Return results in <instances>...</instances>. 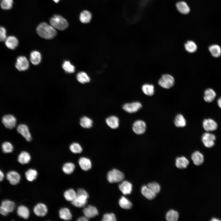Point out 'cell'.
<instances>
[{"label": "cell", "mask_w": 221, "mask_h": 221, "mask_svg": "<svg viewBox=\"0 0 221 221\" xmlns=\"http://www.w3.org/2000/svg\"><path fill=\"white\" fill-rule=\"evenodd\" d=\"M37 31L41 37L47 39L53 38L57 34L56 29L51 25L45 22L41 23L38 26Z\"/></svg>", "instance_id": "obj_1"}, {"label": "cell", "mask_w": 221, "mask_h": 221, "mask_svg": "<svg viewBox=\"0 0 221 221\" xmlns=\"http://www.w3.org/2000/svg\"><path fill=\"white\" fill-rule=\"evenodd\" d=\"M51 25L55 29L63 31L68 27L67 21L60 15H55L52 17L50 20Z\"/></svg>", "instance_id": "obj_2"}, {"label": "cell", "mask_w": 221, "mask_h": 221, "mask_svg": "<svg viewBox=\"0 0 221 221\" xmlns=\"http://www.w3.org/2000/svg\"><path fill=\"white\" fill-rule=\"evenodd\" d=\"M124 177L123 173L115 169L109 171L107 174V179L110 183H118L122 181Z\"/></svg>", "instance_id": "obj_3"}, {"label": "cell", "mask_w": 221, "mask_h": 221, "mask_svg": "<svg viewBox=\"0 0 221 221\" xmlns=\"http://www.w3.org/2000/svg\"><path fill=\"white\" fill-rule=\"evenodd\" d=\"M174 82V79L172 76L169 74H165L162 75L158 83L164 88L169 89L173 86Z\"/></svg>", "instance_id": "obj_4"}, {"label": "cell", "mask_w": 221, "mask_h": 221, "mask_svg": "<svg viewBox=\"0 0 221 221\" xmlns=\"http://www.w3.org/2000/svg\"><path fill=\"white\" fill-rule=\"evenodd\" d=\"M145 123L142 120H137L133 123L132 129L134 132L137 134L140 135L144 134L146 130Z\"/></svg>", "instance_id": "obj_5"}, {"label": "cell", "mask_w": 221, "mask_h": 221, "mask_svg": "<svg viewBox=\"0 0 221 221\" xmlns=\"http://www.w3.org/2000/svg\"><path fill=\"white\" fill-rule=\"evenodd\" d=\"M202 141L204 146L207 148L213 147L214 144V141L216 138L215 135L211 133H205L202 136Z\"/></svg>", "instance_id": "obj_6"}, {"label": "cell", "mask_w": 221, "mask_h": 221, "mask_svg": "<svg viewBox=\"0 0 221 221\" xmlns=\"http://www.w3.org/2000/svg\"><path fill=\"white\" fill-rule=\"evenodd\" d=\"M2 122L6 128L9 129H12L15 126L16 119L13 115L10 114H6L2 117Z\"/></svg>", "instance_id": "obj_7"}, {"label": "cell", "mask_w": 221, "mask_h": 221, "mask_svg": "<svg viewBox=\"0 0 221 221\" xmlns=\"http://www.w3.org/2000/svg\"><path fill=\"white\" fill-rule=\"evenodd\" d=\"M16 68L19 71H24L29 68V62L24 56H20L17 59L15 64Z\"/></svg>", "instance_id": "obj_8"}, {"label": "cell", "mask_w": 221, "mask_h": 221, "mask_svg": "<svg viewBox=\"0 0 221 221\" xmlns=\"http://www.w3.org/2000/svg\"><path fill=\"white\" fill-rule=\"evenodd\" d=\"M142 107L141 103L138 102L125 104L122 107L123 109L129 113H135Z\"/></svg>", "instance_id": "obj_9"}, {"label": "cell", "mask_w": 221, "mask_h": 221, "mask_svg": "<svg viewBox=\"0 0 221 221\" xmlns=\"http://www.w3.org/2000/svg\"><path fill=\"white\" fill-rule=\"evenodd\" d=\"M89 196L84 195L77 194L75 198L72 201V204L78 207H83L86 205Z\"/></svg>", "instance_id": "obj_10"}, {"label": "cell", "mask_w": 221, "mask_h": 221, "mask_svg": "<svg viewBox=\"0 0 221 221\" xmlns=\"http://www.w3.org/2000/svg\"><path fill=\"white\" fill-rule=\"evenodd\" d=\"M177 11L182 15H187L190 12V9L188 3L184 1L177 2L175 5Z\"/></svg>", "instance_id": "obj_11"}, {"label": "cell", "mask_w": 221, "mask_h": 221, "mask_svg": "<svg viewBox=\"0 0 221 221\" xmlns=\"http://www.w3.org/2000/svg\"><path fill=\"white\" fill-rule=\"evenodd\" d=\"M18 132L25 138L27 141L31 140L32 137L28 126L24 124L19 125L17 128Z\"/></svg>", "instance_id": "obj_12"}, {"label": "cell", "mask_w": 221, "mask_h": 221, "mask_svg": "<svg viewBox=\"0 0 221 221\" xmlns=\"http://www.w3.org/2000/svg\"><path fill=\"white\" fill-rule=\"evenodd\" d=\"M6 178L11 184L15 185L19 182L21 176L20 174L17 172L12 171L7 173L6 174Z\"/></svg>", "instance_id": "obj_13"}, {"label": "cell", "mask_w": 221, "mask_h": 221, "mask_svg": "<svg viewBox=\"0 0 221 221\" xmlns=\"http://www.w3.org/2000/svg\"><path fill=\"white\" fill-rule=\"evenodd\" d=\"M84 215L88 219L95 217L98 215L97 208L91 205H88L83 210Z\"/></svg>", "instance_id": "obj_14"}, {"label": "cell", "mask_w": 221, "mask_h": 221, "mask_svg": "<svg viewBox=\"0 0 221 221\" xmlns=\"http://www.w3.org/2000/svg\"><path fill=\"white\" fill-rule=\"evenodd\" d=\"M203 126L204 129L207 131L215 130L217 128V123L213 120L208 118L204 119L203 122Z\"/></svg>", "instance_id": "obj_15"}, {"label": "cell", "mask_w": 221, "mask_h": 221, "mask_svg": "<svg viewBox=\"0 0 221 221\" xmlns=\"http://www.w3.org/2000/svg\"><path fill=\"white\" fill-rule=\"evenodd\" d=\"M47 211L48 209L46 206L42 203L37 204L35 206L33 209L34 213L38 216H45L47 213Z\"/></svg>", "instance_id": "obj_16"}, {"label": "cell", "mask_w": 221, "mask_h": 221, "mask_svg": "<svg viewBox=\"0 0 221 221\" xmlns=\"http://www.w3.org/2000/svg\"><path fill=\"white\" fill-rule=\"evenodd\" d=\"M5 45L11 49H15L18 45V41L16 37L10 36L7 37L4 41Z\"/></svg>", "instance_id": "obj_17"}, {"label": "cell", "mask_w": 221, "mask_h": 221, "mask_svg": "<svg viewBox=\"0 0 221 221\" xmlns=\"http://www.w3.org/2000/svg\"><path fill=\"white\" fill-rule=\"evenodd\" d=\"M119 188L120 190L125 195L129 194L132 191V184L126 180H124L119 185Z\"/></svg>", "instance_id": "obj_18"}, {"label": "cell", "mask_w": 221, "mask_h": 221, "mask_svg": "<svg viewBox=\"0 0 221 221\" xmlns=\"http://www.w3.org/2000/svg\"><path fill=\"white\" fill-rule=\"evenodd\" d=\"M141 192L145 197L149 200L155 198L157 195L147 186L145 185L142 187Z\"/></svg>", "instance_id": "obj_19"}, {"label": "cell", "mask_w": 221, "mask_h": 221, "mask_svg": "<svg viewBox=\"0 0 221 221\" xmlns=\"http://www.w3.org/2000/svg\"><path fill=\"white\" fill-rule=\"evenodd\" d=\"M191 159L194 164L196 165H201L204 161V157L199 151L194 152L192 155Z\"/></svg>", "instance_id": "obj_20"}, {"label": "cell", "mask_w": 221, "mask_h": 221, "mask_svg": "<svg viewBox=\"0 0 221 221\" xmlns=\"http://www.w3.org/2000/svg\"><path fill=\"white\" fill-rule=\"evenodd\" d=\"M106 122L107 125L113 129L118 128L119 125V119L115 116L112 115L106 118Z\"/></svg>", "instance_id": "obj_21"}, {"label": "cell", "mask_w": 221, "mask_h": 221, "mask_svg": "<svg viewBox=\"0 0 221 221\" xmlns=\"http://www.w3.org/2000/svg\"><path fill=\"white\" fill-rule=\"evenodd\" d=\"M79 165L82 169L87 171L90 169L91 167V161L88 158L82 157L79 160Z\"/></svg>", "instance_id": "obj_22"}, {"label": "cell", "mask_w": 221, "mask_h": 221, "mask_svg": "<svg viewBox=\"0 0 221 221\" xmlns=\"http://www.w3.org/2000/svg\"><path fill=\"white\" fill-rule=\"evenodd\" d=\"M189 164V161L184 156L178 157L176 159L175 165L180 169L186 168Z\"/></svg>", "instance_id": "obj_23"}, {"label": "cell", "mask_w": 221, "mask_h": 221, "mask_svg": "<svg viewBox=\"0 0 221 221\" xmlns=\"http://www.w3.org/2000/svg\"><path fill=\"white\" fill-rule=\"evenodd\" d=\"M92 15L91 13L88 10H84L80 14L79 20L83 23H88L90 22Z\"/></svg>", "instance_id": "obj_24"}, {"label": "cell", "mask_w": 221, "mask_h": 221, "mask_svg": "<svg viewBox=\"0 0 221 221\" xmlns=\"http://www.w3.org/2000/svg\"><path fill=\"white\" fill-rule=\"evenodd\" d=\"M204 99L208 103H211L215 99L216 94L215 91L211 88H208L204 91Z\"/></svg>", "instance_id": "obj_25"}, {"label": "cell", "mask_w": 221, "mask_h": 221, "mask_svg": "<svg viewBox=\"0 0 221 221\" xmlns=\"http://www.w3.org/2000/svg\"><path fill=\"white\" fill-rule=\"evenodd\" d=\"M1 206L9 213L14 211L15 207V204L13 201L6 200L2 202Z\"/></svg>", "instance_id": "obj_26"}, {"label": "cell", "mask_w": 221, "mask_h": 221, "mask_svg": "<svg viewBox=\"0 0 221 221\" xmlns=\"http://www.w3.org/2000/svg\"><path fill=\"white\" fill-rule=\"evenodd\" d=\"M17 212L19 216L25 219H27L29 216V210L27 207L24 205L18 207Z\"/></svg>", "instance_id": "obj_27"}, {"label": "cell", "mask_w": 221, "mask_h": 221, "mask_svg": "<svg viewBox=\"0 0 221 221\" xmlns=\"http://www.w3.org/2000/svg\"><path fill=\"white\" fill-rule=\"evenodd\" d=\"M41 54L38 51H34L30 53V61L34 65H37L39 64L41 62Z\"/></svg>", "instance_id": "obj_28"}, {"label": "cell", "mask_w": 221, "mask_h": 221, "mask_svg": "<svg viewBox=\"0 0 221 221\" xmlns=\"http://www.w3.org/2000/svg\"><path fill=\"white\" fill-rule=\"evenodd\" d=\"M175 126L178 127H184L186 125V121L184 116L181 114L177 115L174 120Z\"/></svg>", "instance_id": "obj_29"}, {"label": "cell", "mask_w": 221, "mask_h": 221, "mask_svg": "<svg viewBox=\"0 0 221 221\" xmlns=\"http://www.w3.org/2000/svg\"><path fill=\"white\" fill-rule=\"evenodd\" d=\"M31 159V157L29 154L27 152L23 151L19 155L18 161L22 164L28 163Z\"/></svg>", "instance_id": "obj_30"}, {"label": "cell", "mask_w": 221, "mask_h": 221, "mask_svg": "<svg viewBox=\"0 0 221 221\" xmlns=\"http://www.w3.org/2000/svg\"><path fill=\"white\" fill-rule=\"evenodd\" d=\"M59 216L61 219L65 220H69L72 218V215L70 211L67 208H63L60 209Z\"/></svg>", "instance_id": "obj_31"}, {"label": "cell", "mask_w": 221, "mask_h": 221, "mask_svg": "<svg viewBox=\"0 0 221 221\" xmlns=\"http://www.w3.org/2000/svg\"><path fill=\"white\" fill-rule=\"evenodd\" d=\"M179 215L177 211L173 209L169 211L166 215V219L168 221H176L179 218Z\"/></svg>", "instance_id": "obj_32"}, {"label": "cell", "mask_w": 221, "mask_h": 221, "mask_svg": "<svg viewBox=\"0 0 221 221\" xmlns=\"http://www.w3.org/2000/svg\"><path fill=\"white\" fill-rule=\"evenodd\" d=\"M76 79L79 83L84 84L90 81V78L87 74L84 72H79L77 75Z\"/></svg>", "instance_id": "obj_33"}, {"label": "cell", "mask_w": 221, "mask_h": 221, "mask_svg": "<svg viewBox=\"0 0 221 221\" xmlns=\"http://www.w3.org/2000/svg\"><path fill=\"white\" fill-rule=\"evenodd\" d=\"M142 90L143 92L146 95L151 96L154 93V87L152 84H145L142 87Z\"/></svg>", "instance_id": "obj_34"}, {"label": "cell", "mask_w": 221, "mask_h": 221, "mask_svg": "<svg viewBox=\"0 0 221 221\" xmlns=\"http://www.w3.org/2000/svg\"><path fill=\"white\" fill-rule=\"evenodd\" d=\"M80 124L81 127L85 128H90L92 126V120L89 118L84 116L81 118Z\"/></svg>", "instance_id": "obj_35"}, {"label": "cell", "mask_w": 221, "mask_h": 221, "mask_svg": "<svg viewBox=\"0 0 221 221\" xmlns=\"http://www.w3.org/2000/svg\"><path fill=\"white\" fill-rule=\"evenodd\" d=\"M209 50L212 56L214 57H219L221 54V49L218 45H213L210 46L209 47Z\"/></svg>", "instance_id": "obj_36"}, {"label": "cell", "mask_w": 221, "mask_h": 221, "mask_svg": "<svg viewBox=\"0 0 221 221\" xmlns=\"http://www.w3.org/2000/svg\"><path fill=\"white\" fill-rule=\"evenodd\" d=\"M120 206L124 209H130L131 208L132 204L131 202L127 199L122 196L119 201Z\"/></svg>", "instance_id": "obj_37"}, {"label": "cell", "mask_w": 221, "mask_h": 221, "mask_svg": "<svg viewBox=\"0 0 221 221\" xmlns=\"http://www.w3.org/2000/svg\"><path fill=\"white\" fill-rule=\"evenodd\" d=\"M76 196V192L72 189L66 191L64 193V196L67 201L72 202Z\"/></svg>", "instance_id": "obj_38"}, {"label": "cell", "mask_w": 221, "mask_h": 221, "mask_svg": "<svg viewBox=\"0 0 221 221\" xmlns=\"http://www.w3.org/2000/svg\"><path fill=\"white\" fill-rule=\"evenodd\" d=\"M186 50L190 53H193L195 52L197 49L196 44L192 41H188L184 44Z\"/></svg>", "instance_id": "obj_39"}, {"label": "cell", "mask_w": 221, "mask_h": 221, "mask_svg": "<svg viewBox=\"0 0 221 221\" xmlns=\"http://www.w3.org/2000/svg\"><path fill=\"white\" fill-rule=\"evenodd\" d=\"M37 173L36 170L33 169L28 170L25 173L26 179L29 181H32L37 178Z\"/></svg>", "instance_id": "obj_40"}, {"label": "cell", "mask_w": 221, "mask_h": 221, "mask_svg": "<svg viewBox=\"0 0 221 221\" xmlns=\"http://www.w3.org/2000/svg\"><path fill=\"white\" fill-rule=\"evenodd\" d=\"M75 169V165L71 162L66 163L64 164L62 167L64 172L66 174H70L72 173Z\"/></svg>", "instance_id": "obj_41"}, {"label": "cell", "mask_w": 221, "mask_h": 221, "mask_svg": "<svg viewBox=\"0 0 221 221\" xmlns=\"http://www.w3.org/2000/svg\"><path fill=\"white\" fill-rule=\"evenodd\" d=\"M62 68L66 72L68 73H73L75 71V67L68 61H65L64 62Z\"/></svg>", "instance_id": "obj_42"}, {"label": "cell", "mask_w": 221, "mask_h": 221, "mask_svg": "<svg viewBox=\"0 0 221 221\" xmlns=\"http://www.w3.org/2000/svg\"><path fill=\"white\" fill-rule=\"evenodd\" d=\"M13 3V0H1L0 6L3 10H9L12 8Z\"/></svg>", "instance_id": "obj_43"}, {"label": "cell", "mask_w": 221, "mask_h": 221, "mask_svg": "<svg viewBox=\"0 0 221 221\" xmlns=\"http://www.w3.org/2000/svg\"><path fill=\"white\" fill-rule=\"evenodd\" d=\"M69 148L71 151L74 153H80L82 152L83 150L80 145L76 142L73 143L71 144Z\"/></svg>", "instance_id": "obj_44"}, {"label": "cell", "mask_w": 221, "mask_h": 221, "mask_svg": "<svg viewBox=\"0 0 221 221\" xmlns=\"http://www.w3.org/2000/svg\"><path fill=\"white\" fill-rule=\"evenodd\" d=\"M3 152L5 153H8L12 152L13 147L11 144L8 142H3L2 145Z\"/></svg>", "instance_id": "obj_45"}, {"label": "cell", "mask_w": 221, "mask_h": 221, "mask_svg": "<svg viewBox=\"0 0 221 221\" xmlns=\"http://www.w3.org/2000/svg\"><path fill=\"white\" fill-rule=\"evenodd\" d=\"M147 186L156 194H158L160 191V186L156 182L149 183L147 184Z\"/></svg>", "instance_id": "obj_46"}, {"label": "cell", "mask_w": 221, "mask_h": 221, "mask_svg": "<svg viewBox=\"0 0 221 221\" xmlns=\"http://www.w3.org/2000/svg\"><path fill=\"white\" fill-rule=\"evenodd\" d=\"M116 220L115 215L113 213L104 214L102 219L103 221H115Z\"/></svg>", "instance_id": "obj_47"}, {"label": "cell", "mask_w": 221, "mask_h": 221, "mask_svg": "<svg viewBox=\"0 0 221 221\" xmlns=\"http://www.w3.org/2000/svg\"><path fill=\"white\" fill-rule=\"evenodd\" d=\"M6 31L5 28L0 26V41H4L7 37Z\"/></svg>", "instance_id": "obj_48"}, {"label": "cell", "mask_w": 221, "mask_h": 221, "mask_svg": "<svg viewBox=\"0 0 221 221\" xmlns=\"http://www.w3.org/2000/svg\"><path fill=\"white\" fill-rule=\"evenodd\" d=\"M0 213L4 216H6L9 214L1 206H0Z\"/></svg>", "instance_id": "obj_49"}, {"label": "cell", "mask_w": 221, "mask_h": 221, "mask_svg": "<svg viewBox=\"0 0 221 221\" xmlns=\"http://www.w3.org/2000/svg\"><path fill=\"white\" fill-rule=\"evenodd\" d=\"M77 220L78 221H88V219L84 216L79 217Z\"/></svg>", "instance_id": "obj_50"}, {"label": "cell", "mask_w": 221, "mask_h": 221, "mask_svg": "<svg viewBox=\"0 0 221 221\" xmlns=\"http://www.w3.org/2000/svg\"><path fill=\"white\" fill-rule=\"evenodd\" d=\"M4 177V175L3 173L0 170V182L3 180Z\"/></svg>", "instance_id": "obj_51"}, {"label": "cell", "mask_w": 221, "mask_h": 221, "mask_svg": "<svg viewBox=\"0 0 221 221\" xmlns=\"http://www.w3.org/2000/svg\"><path fill=\"white\" fill-rule=\"evenodd\" d=\"M217 103L218 106L221 108V97L218 99Z\"/></svg>", "instance_id": "obj_52"}, {"label": "cell", "mask_w": 221, "mask_h": 221, "mask_svg": "<svg viewBox=\"0 0 221 221\" xmlns=\"http://www.w3.org/2000/svg\"><path fill=\"white\" fill-rule=\"evenodd\" d=\"M211 220L212 221H220V220L218 218L213 217L211 219Z\"/></svg>", "instance_id": "obj_53"}, {"label": "cell", "mask_w": 221, "mask_h": 221, "mask_svg": "<svg viewBox=\"0 0 221 221\" xmlns=\"http://www.w3.org/2000/svg\"><path fill=\"white\" fill-rule=\"evenodd\" d=\"M56 3H57L59 1V0H53Z\"/></svg>", "instance_id": "obj_54"}]
</instances>
